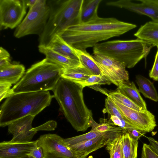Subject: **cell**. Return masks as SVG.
Returning a JSON list of instances; mask_svg holds the SVG:
<instances>
[{
    "label": "cell",
    "instance_id": "cell-1",
    "mask_svg": "<svg viewBox=\"0 0 158 158\" xmlns=\"http://www.w3.org/2000/svg\"><path fill=\"white\" fill-rule=\"evenodd\" d=\"M136 27L135 24L114 18L98 16L89 21L70 27L59 35L74 48L84 50L94 47L100 42L119 36Z\"/></svg>",
    "mask_w": 158,
    "mask_h": 158
},
{
    "label": "cell",
    "instance_id": "cell-2",
    "mask_svg": "<svg viewBox=\"0 0 158 158\" xmlns=\"http://www.w3.org/2000/svg\"><path fill=\"white\" fill-rule=\"evenodd\" d=\"M83 88L78 83L61 77L52 90L60 111L77 131H85L91 127L92 116L84 100Z\"/></svg>",
    "mask_w": 158,
    "mask_h": 158
},
{
    "label": "cell",
    "instance_id": "cell-3",
    "mask_svg": "<svg viewBox=\"0 0 158 158\" xmlns=\"http://www.w3.org/2000/svg\"><path fill=\"white\" fill-rule=\"evenodd\" d=\"M54 95L49 91L14 94L6 98L0 109L2 127L28 115L36 116L49 106Z\"/></svg>",
    "mask_w": 158,
    "mask_h": 158
},
{
    "label": "cell",
    "instance_id": "cell-4",
    "mask_svg": "<svg viewBox=\"0 0 158 158\" xmlns=\"http://www.w3.org/2000/svg\"><path fill=\"white\" fill-rule=\"evenodd\" d=\"M50 8L49 18L41 34L39 45L47 46L56 35H60L69 27L81 23L84 0H47Z\"/></svg>",
    "mask_w": 158,
    "mask_h": 158
},
{
    "label": "cell",
    "instance_id": "cell-5",
    "mask_svg": "<svg viewBox=\"0 0 158 158\" xmlns=\"http://www.w3.org/2000/svg\"><path fill=\"white\" fill-rule=\"evenodd\" d=\"M64 68L46 58L33 64L12 88L14 94L52 90Z\"/></svg>",
    "mask_w": 158,
    "mask_h": 158
},
{
    "label": "cell",
    "instance_id": "cell-6",
    "mask_svg": "<svg viewBox=\"0 0 158 158\" xmlns=\"http://www.w3.org/2000/svg\"><path fill=\"white\" fill-rule=\"evenodd\" d=\"M154 46L141 40H114L96 44L93 53L113 58L128 68L134 67L140 60L146 59Z\"/></svg>",
    "mask_w": 158,
    "mask_h": 158
},
{
    "label": "cell",
    "instance_id": "cell-7",
    "mask_svg": "<svg viewBox=\"0 0 158 158\" xmlns=\"http://www.w3.org/2000/svg\"><path fill=\"white\" fill-rule=\"evenodd\" d=\"M50 8L46 0H37L22 22L17 27L14 36L20 38L27 35H40L49 18Z\"/></svg>",
    "mask_w": 158,
    "mask_h": 158
},
{
    "label": "cell",
    "instance_id": "cell-8",
    "mask_svg": "<svg viewBox=\"0 0 158 158\" xmlns=\"http://www.w3.org/2000/svg\"><path fill=\"white\" fill-rule=\"evenodd\" d=\"M25 0H0V30L17 27L27 8Z\"/></svg>",
    "mask_w": 158,
    "mask_h": 158
},
{
    "label": "cell",
    "instance_id": "cell-9",
    "mask_svg": "<svg viewBox=\"0 0 158 158\" xmlns=\"http://www.w3.org/2000/svg\"><path fill=\"white\" fill-rule=\"evenodd\" d=\"M93 57L102 75L117 86L123 81H129V74L123 63L107 56L98 53Z\"/></svg>",
    "mask_w": 158,
    "mask_h": 158
},
{
    "label": "cell",
    "instance_id": "cell-10",
    "mask_svg": "<svg viewBox=\"0 0 158 158\" xmlns=\"http://www.w3.org/2000/svg\"><path fill=\"white\" fill-rule=\"evenodd\" d=\"M37 140L44 158H77L64 139L57 134L43 135Z\"/></svg>",
    "mask_w": 158,
    "mask_h": 158
},
{
    "label": "cell",
    "instance_id": "cell-11",
    "mask_svg": "<svg viewBox=\"0 0 158 158\" xmlns=\"http://www.w3.org/2000/svg\"><path fill=\"white\" fill-rule=\"evenodd\" d=\"M119 0L106 3L108 6L123 8L141 15H146L152 21L158 23V0Z\"/></svg>",
    "mask_w": 158,
    "mask_h": 158
},
{
    "label": "cell",
    "instance_id": "cell-12",
    "mask_svg": "<svg viewBox=\"0 0 158 158\" xmlns=\"http://www.w3.org/2000/svg\"><path fill=\"white\" fill-rule=\"evenodd\" d=\"M121 112L137 129L147 132L152 131L156 126L155 116L147 110L139 112L127 107L109 96Z\"/></svg>",
    "mask_w": 158,
    "mask_h": 158
},
{
    "label": "cell",
    "instance_id": "cell-13",
    "mask_svg": "<svg viewBox=\"0 0 158 158\" xmlns=\"http://www.w3.org/2000/svg\"><path fill=\"white\" fill-rule=\"evenodd\" d=\"M123 131H109L93 139L69 146L77 158H86L88 155L106 145Z\"/></svg>",
    "mask_w": 158,
    "mask_h": 158
},
{
    "label": "cell",
    "instance_id": "cell-14",
    "mask_svg": "<svg viewBox=\"0 0 158 158\" xmlns=\"http://www.w3.org/2000/svg\"><path fill=\"white\" fill-rule=\"evenodd\" d=\"M35 115H28L18 119L7 126L8 132L13 135L11 142H27L31 141L37 133L31 131L32 123Z\"/></svg>",
    "mask_w": 158,
    "mask_h": 158
},
{
    "label": "cell",
    "instance_id": "cell-15",
    "mask_svg": "<svg viewBox=\"0 0 158 158\" xmlns=\"http://www.w3.org/2000/svg\"><path fill=\"white\" fill-rule=\"evenodd\" d=\"M38 140L27 142L0 143V158H21L28 156L37 146Z\"/></svg>",
    "mask_w": 158,
    "mask_h": 158
},
{
    "label": "cell",
    "instance_id": "cell-16",
    "mask_svg": "<svg viewBox=\"0 0 158 158\" xmlns=\"http://www.w3.org/2000/svg\"><path fill=\"white\" fill-rule=\"evenodd\" d=\"M38 47L39 51L45 55L47 60L64 69L74 67L81 64L79 60L67 57L46 46L39 45Z\"/></svg>",
    "mask_w": 158,
    "mask_h": 158
},
{
    "label": "cell",
    "instance_id": "cell-17",
    "mask_svg": "<svg viewBox=\"0 0 158 158\" xmlns=\"http://www.w3.org/2000/svg\"><path fill=\"white\" fill-rule=\"evenodd\" d=\"M134 35L154 47L158 46V23L152 21L141 26Z\"/></svg>",
    "mask_w": 158,
    "mask_h": 158
},
{
    "label": "cell",
    "instance_id": "cell-18",
    "mask_svg": "<svg viewBox=\"0 0 158 158\" xmlns=\"http://www.w3.org/2000/svg\"><path fill=\"white\" fill-rule=\"evenodd\" d=\"M46 47L67 57L78 60L75 48L59 35H55Z\"/></svg>",
    "mask_w": 158,
    "mask_h": 158
},
{
    "label": "cell",
    "instance_id": "cell-19",
    "mask_svg": "<svg viewBox=\"0 0 158 158\" xmlns=\"http://www.w3.org/2000/svg\"><path fill=\"white\" fill-rule=\"evenodd\" d=\"M25 68L22 64H13L0 69V82L17 84L24 75Z\"/></svg>",
    "mask_w": 158,
    "mask_h": 158
},
{
    "label": "cell",
    "instance_id": "cell-20",
    "mask_svg": "<svg viewBox=\"0 0 158 158\" xmlns=\"http://www.w3.org/2000/svg\"><path fill=\"white\" fill-rule=\"evenodd\" d=\"M118 87L122 92L144 110H147L146 103L134 82L129 81H123L119 83Z\"/></svg>",
    "mask_w": 158,
    "mask_h": 158
},
{
    "label": "cell",
    "instance_id": "cell-21",
    "mask_svg": "<svg viewBox=\"0 0 158 158\" xmlns=\"http://www.w3.org/2000/svg\"><path fill=\"white\" fill-rule=\"evenodd\" d=\"M92 75V74L81 64L76 67L64 69L61 77L79 83L84 81Z\"/></svg>",
    "mask_w": 158,
    "mask_h": 158
},
{
    "label": "cell",
    "instance_id": "cell-22",
    "mask_svg": "<svg viewBox=\"0 0 158 158\" xmlns=\"http://www.w3.org/2000/svg\"><path fill=\"white\" fill-rule=\"evenodd\" d=\"M136 81L139 86V91L146 98L154 101H158V94L153 83L144 76L138 75Z\"/></svg>",
    "mask_w": 158,
    "mask_h": 158
},
{
    "label": "cell",
    "instance_id": "cell-23",
    "mask_svg": "<svg viewBox=\"0 0 158 158\" xmlns=\"http://www.w3.org/2000/svg\"><path fill=\"white\" fill-rule=\"evenodd\" d=\"M138 141L132 138L125 131L122 136V148L124 158H137Z\"/></svg>",
    "mask_w": 158,
    "mask_h": 158
},
{
    "label": "cell",
    "instance_id": "cell-24",
    "mask_svg": "<svg viewBox=\"0 0 158 158\" xmlns=\"http://www.w3.org/2000/svg\"><path fill=\"white\" fill-rule=\"evenodd\" d=\"M75 52L81 64L93 75H102L101 72L93 56L86 50L75 48Z\"/></svg>",
    "mask_w": 158,
    "mask_h": 158
},
{
    "label": "cell",
    "instance_id": "cell-25",
    "mask_svg": "<svg viewBox=\"0 0 158 158\" xmlns=\"http://www.w3.org/2000/svg\"><path fill=\"white\" fill-rule=\"evenodd\" d=\"M102 0H87L84 2L81 12V23L91 21L98 17V10ZM85 2V1H84Z\"/></svg>",
    "mask_w": 158,
    "mask_h": 158
},
{
    "label": "cell",
    "instance_id": "cell-26",
    "mask_svg": "<svg viewBox=\"0 0 158 158\" xmlns=\"http://www.w3.org/2000/svg\"><path fill=\"white\" fill-rule=\"evenodd\" d=\"M107 96H110L124 106L139 112H143L144 110L126 94L122 92L118 88L115 91L104 94Z\"/></svg>",
    "mask_w": 158,
    "mask_h": 158
},
{
    "label": "cell",
    "instance_id": "cell-27",
    "mask_svg": "<svg viewBox=\"0 0 158 158\" xmlns=\"http://www.w3.org/2000/svg\"><path fill=\"white\" fill-rule=\"evenodd\" d=\"M100 123H98L94 120L93 116L90 118V125L91 127V130L102 132L109 131L122 132L125 130L121 128L115 126L110 120L106 119H101Z\"/></svg>",
    "mask_w": 158,
    "mask_h": 158
},
{
    "label": "cell",
    "instance_id": "cell-28",
    "mask_svg": "<svg viewBox=\"0 0 158 158\" xmlns=\"http://www.w3.org/2000/svg\"><path fill=\"white\" fill-rule=\"evenodd\" d=\"M107 132H102L90 130L84 134L64 139V140L68 146H70L93 139L104 135Z\"/></svg>",
    "mask_w": 158,
    "mask_h": 158
},
{
    "label": "cell",
    "instance_id": "cell-29",
    "mask_svg": "<svg viewBox=\"0 0 158 158\" xmlns=\"http://www.w3.org/2000/svg\"><path fill=\"white\" fill-rule=\"evenodd\" d=\"M78 83L84 88L87 86L102 85H110L111 83L106 77L102 75H92L84 81Z\"/></svg>",
    "mask_w": 158,
    "mask_h": 158
},
{
    "label": "cell",
    "instance_id": "cell-30",
    "mask_svg": "<svg viewBox=\"0 0 158 158\" xmlns=\"http://www.w3.org/2000/svg\"><path fill=\"white\" fill-rule=\"evenodd\" d=\"M105 106L106 112L108 113L110 115L116 116L119 118L124 120L133 125L121 112L111 99L108 96H107L105 99Z\"/></svg>",
    "mask_w": 158,
    "mask_h": 158
},
{
    "label": "cell",
    "instance_id": "cell-31",
    "mask_svg": "<svg viewBox=\"0 0 158 158\" xmlns=\"http://www.w3.org/2000/svg\"><path fill=\"white\" fill-rule=\"evenodd\" d=\"M11 84L6 82H0V101L5 98H7L14 94L10 88Z\"/></svg>",
    "mask_w": 158,
    "mask_h": 158
},
{
    "label": "cell",
    "instance_id": "cell-32",
    "mask_svg": "<svg viewBox=\"0 0 158 158\" xmlns=\"http://www.w3.org/2000/svg\"><path fill=\"white\" fill-rule=\"evenodd\" d=\"M10 55L9 53L2 47L0 48V69L10 65Z\"/></svg>",
    "mask_w": 158,
    "mask_h": 158
},
{
    "label": "cell",
    "instance_id": "cell-33",
    "mask_svg": "<svg viewBox=\"0 0 158 158\" xmlns=\"http://www.w3.org/2000/svg\"><path fill=\"white\" fill-rule=\"evenodd\" d=\"M57 126V122L54 120H50L38 127H33L31 131L37 132L40 131H53Z\"/></svg>",
    "mask_w": 158,
    "mask_h": 158
},
{
    "label": "cell",
    "instance_id": "cell-34",
    "mask_svg": "<svg viewBox=\"0 0 158 158\" xmlns=\"http://www.w3.org/2000/svg\"><path fill=\"white\" fill-rule=\"evenodd\" d=\"M141 158H158L157 155L148 144L144 143L142 148Z\"/></svg>",
    "mask_w": 158,
    "mask_h": 158
},
{
    "label": "cell",
    "instance_id": "cell-35",
    "mask_svg": "<svg viewBox=\"0 0 158 158\" xmlns=\"http://www.w3.org/2000/svg\"><path fill=\"white\" fill-rule=\"evenodd\" d=\"M152 67L150 71L149 76L154 81H158V46Z\"/></svg>",
    "mask_w": 158,
    "mask_h": 158
},
{
    "label": "cell",
    "instance_id": "cell-36",
    "mask_svg": "<svg viewBox=\"0 0 158 158\" xmlns=\"http://www.w3.org/2000/svg\"><path fill=\"white\" fill-rule=\"evenodd\" d=\"M127 131L132 138L138 141L147 132L135 128L131 129Z\"/></svg>",
    "mask_w": 158,
    "mask_h": 158
},
{
    "label": "cell",
    "instance_id": "cell-37",
    "mask_svg": "<svg viewBox=\"0 0 158 158\" xmlns=\"http://www.w3.org/2000/svg\"><path fill=\"white\" fill-rule=\"evenodd\" d=\"M28 156H31L33 158H44L42 148L38 145Z\"/></svg>",
    "mask_w": 158,
    "mask_h": 158
},
{
    "label": "cell",
    "instance_id": "cell-38",
    "mask_svg": "<svg viewBox=\"0 0 158 158\" xmlns=\"http://www.w3.org/2000/svg\"><path fill=\"white\" fill-rule=\"evenodd\" d=\"M149 146L153 151L158 155V142L151 137H147Z\"/></svg>",
    "mask_w": 158,
    "mask_h": 158
},
{
    "label": "cell",
    "instance_id": "cell-39",
    "mask_svg": "<svg viewBox=\"0 0 158 158\" xmlns=\"http://www.w3.org/2000/svg\"><path fill=\"white\" fill-rule=\"evenodd\" d=\"M37 1V0H26L25 2L27 7L30 8L34 6Z\"/></svg>",
    "mask_w": 158,
    "mask_h": 158
},
{
    "label": "cell",
    "instance_id": "cell-40",
    "mask_svg": "<svg viewBox=\"0 0 158 158\" xmlns=\"http://www.w3.org/2000/svg\"><path fill=\"white\" fill-rule=\"evenodd\" d=\"M33 158L31 156H27V157H23V158Z\"/></svg>",
    "mask_w": 158,
    "mask_h": 158
}]
</instances>
